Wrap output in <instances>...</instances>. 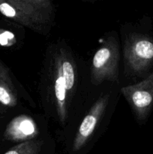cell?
Instances as JSON below:
<instances>
[{
  "mask_svg": "<svg viewBox=\"0 0 153 154\" xmlns=\"http://www.w3.org/2000/svg\"><path fill=\"white\" fill-rule=\"evenodd\" d=\"M0 14L33 31L44 33L53 20L54 6L50 0H0Z\"/></svg>",
  "mask_w": 153,
  "mask_h": 154,
  "instance_id": "obj_1",
  "label": "cell"
},
{
  "mask_svg": "<svg viewBox=\"0 0 153 154\" xmlns=\"http://www.w3.org/2000/svg\"><path fill=\"white\" fill-rule=\"evenodd\" d=\"M54 94L58 118L64 123L67 117V104L76 81V69L73 62L64 53L58 54L55 60Z\"/></svg>",
  "mask_w": 153,
  "mask_h": 154,
  "instance_id": "obj_2",
  "label": "cell"
},
{
  "mask_svg": "<svg viewBox=\"0 0 153 154\" xmlns=\"http://www.w3.org/2000/svg\"><path fill=\"white\" fill-rule=\"evenodd\" d=\"M119 47L115 38L110 37L98 50L92 59V77L95 83L104 81H118V64Z\"/></svg>",
  "mask_w": 153,
  "mask_h": 154,
  "instance_id": "obj_3",
  "label": "cell"
},
{
  "mask_svg": "<svg viewBox=\"0 0 153 154\" xmlns=\"http://www.w3.org/2000/svg\"><path fill=\"white\" fill-rule=\"evenodd\" d=\"M121 92L138 120H144L153 107V72L137 84L122 87Z\"/></svg>",
  "mask_w": 153,
  "mask_h": 154,
  "instance_id": "obj_4",
  "label": "cell"
},
{
  "mask_svg": "<svg viewBox=\"0 0 153 154\" xmlns=\"http://www.w3.org/2000/svg\"><path fill=\"white\" fill-rule=\"evenodd\" d=\"M124 56L131 70L144 72L153 64V41L142 35H133L126 42Z\"/></svg>",
  "mask_w": 153,
  "mask_h": 154,
  "instance_id": "obj_5",
  "label": "cell"
},
{
  "mask_svg": "<svg viewBox=\"0 0 153 154\" xmlns=\"http://www.w3.org/2000/svg\"><path fill=\"white\" fill-rule=\"evenodd\" d=\"M109 99L110 95L108 94L99 98L92 105L88 114L84 117L74 141V151H79L86 144L103 116L109 103Z\"/></svg>",
  "mask_w": 153,
  "mask_h": 154,
  "instance_id": "obj_6",
  "label": "cell"
},
{
  "mask_svg": "<svg viewBox=\"0 0 153 154\" xmlns=\"http://www.w3.org/2000/svg\"><path fill=\"white\" fill-rule=\"evenodd\" d=\"M38 129L32 119L25 115L16 117L6 127L4 137L6 140L22 142L32 140L37 135Z\"/></svg>",
  "mask_w": 153,
  "mask_h": 154,
  "instance_id": "obj_7",
  "label": "cell"
},
{
  "mask_svg": "<svg viewBox=\"0 0 153 154\" xmlns=\"http://www.w3.org/2000/svg\"><path fill=\"white\" fill-rule=\"evenodd\" d=\"M17 103L14 91L7 84L0 83V104L7 107H14Z\"/></svg>",
  "mask_w": 153,
  "mask_h": 154,
  "instance_id": "obj_8",
  "label": "cell"
},
{
  "mask_svg": "<svg viewBox=\"0 0 153 154\" xmlns=\"http://www.w3.org/2000/svg\"><path fill=\"white\" fill-rule=\"evenodd\" d=\"M0 83L7 84L13 91H14V87L10 78L8 69L1 61H0Z\"/></svg>",
  "mask_w": 153,
  "mask_h": 154,
  "instance_id": "obj_9",
  "label": "cell"
},
{
  "mask_svg": "<svg viewBox=\"0 0 153 154\" xmlns=\"http://www.w3.org/2000/svg\"><path fill=\"white\" fill-rule=\"evenodd\" d=\"M14 38V35L11 33L6 32H4L2 34H0V44L2 45H8V42Z\"/></svg>",
  "mask_w": 153,
  "mask_h": 154,
  "instance_id": "obj_10",
  "label": "cell"
}]
</instances>
